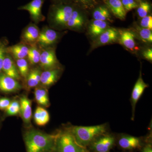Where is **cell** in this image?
<instances>
[{
	"instance_id": "6da1fadb",
	"label": "cell",
	"mask_w": 152,
	"mask_h": 152,
	"mask_svg": "<svg viewBox=\"0 0 152 152\" xmlns=\"http://www.w3.org/2000/svg\"><path fill=\"white\" fill-rule=\"evenodd\" d=\"M58 132L49 134L33 128L23 134L26 152H54Z\"/></svg>"
},
{
	"instance_id": "7a4b0ae2",
	"label": "cell",
	"mask_w": 152,
	"mask_h": 152,
	"mask_svg": "<svg viewBox=\"0 0 152 152\" xmlns=\"http://www.w3.org/2000/svg\"><path fill=\"white\" fill-rule=\"evenodd\" d=\"M69 129L77 142L86 148L96 138L105 134L107 129L106 124L91 126H74Z\"/></svg>"
},
{
	"instance_id": "3957f363",
	"label": "cell",
	"mask_w": 152,
	"mask_h": 152,
	"mask_svg": "<svg viewBox=\"0 0 152 152\" xmlns=\"http://www.w3.org/2000/svg\"><path fill=\"white\" fill-rule=\"evenodd\" d=\"M88 152L86 147L77 142L69 128L58 132L54 152Z\"/></svg>"
},
{
	"instance_id": "277c9868",
	"label": "cell",
	"mask_w": 152,
	"mask_h": 152,
	"mask_svg": "<svg viewBox=\"0 0 152 152\" xmlns=\"http://www.w3.org/2000/svg\"><path fill=\"white\" fill-rule=\"evenodd\" d=\"M74 8L69 5L60 4L52 6L49 14V19L56 27L66 28Z\"/></svg>"
},
{
	"instance_id": "5b68a950",
	"label": "cell",
	"mask_w": 152,
	"mask_h": 152,
	"mask_svg": "<svg viewBox=\"0 0 152 152\" xmlns=\"http://www.w3.org/2000/svg\"><path fill=\"white\" fill-rule=\"evenodd\" d=\"M40 66L44 70L59 68V62L57 59L55 48L49 47L41 51Z\"/></svg>"
},
{
	"instance_id": "8992f818",
	"label": "cell",
	"mask_w": 152,
	"mask_h": 152,
	"mask_svg": "<svg viewBox=\"0 0 152 152\" xmlns=\"http://www.w3.org/2000/svg\"><path fill=\"white\" fill-rule=\"evenodd\" d=\"M59 33L49 27H44L40 32L37 45L42 48L51 47L59 38Z\"/></svg>"
},
{
	"instance_id": "52a82bcc",
	"label": "cell",
	"mask_w": 152,
	"mask_h": 152,
	"mask_svg": "<svg viewBox=\"0 0 152 152\" xmlns=\"http://www.w3.org/2000/svg\"><path fill=\"white\" fill-rule=\"evenodd\" d=\"M115 142L113 136L104 134L93 141L91 143V148L96 152H109Z\"/></svg>"
},
{
	"instance_id": "ba28073f",
	"label": "cell",
	"mask_w": 152,
	"mask_h": 152,
	"mask_svg": "<svg viewBox=\"0 0 152 152\" xmlns=\"http://www.w3.org/2000/svg\"><path fill=\"white\" fill-rule=\"evenodd\" d=\"M44 0H32L31 1L19 8V10L28 11L32 20L36 23L43 21L45 17L42 14V8Z\"/></svg>"
},
{
	"instance_id": "9c48e42d",
	"label": "cell",
	"mask_w": 152,
	"mask_h": 152,
	"mask_svg": "<svg viewBox=\"0 0 152 152\" xmlns=\"http://www.w3.org/2000/svg\"><path fill=\"white\" fill-rule=\"evenodd\" d=\"M118 30L115 28L109 27L96 38L92 46V49L96 48L102 46L113 43L118 40Z\"/></svg>"
},
{
	"instance_id": "30bf717a",
	"label": "cell",
	"mask_w": 152,
	"mask_h": 152,
	"mask_svg": "<svg viewBox=\"0 0 152 152\" xmlns=\"http://www.w3.org/2000/svg\"><path fill=\"white\" fill-rule=\"evenodd\" d=\"M20 112L23 122L25 127L28 129L31 128L32 101L27 96L22 95L20 98Z\"/></svg>"
},
{
	"instance_id": "8fae6325",
	"label": "cell",
	"mask_w": 152,
	"mask_h": 152,
	"mask_svg": "<svg viewBox=\"0 0 152 152\" xmlns=\"http://www.w3.org/2000/svg\"><path fill=\"white\" fill-rule=\"evenodd\" d=\"M22 88L18 81L7 75L4 73L0 74V91L5 94L19 91Z\"/></svg>"
},
{
	"instance_id": "7c38bea8",
	"label": "cell",
	"mask_w": 152,
	"mask_h": 152,
	"mask_svg": "<svg viewBox=\"0 0 152 152\" xmlns=\"http://www.w3.org/2000/svg\"><path fill=\"white\" fill-rule=\"evenodd\" d=\"M148 87V85L145 83L142 78L141 71L140 72L137 80L133 88L131 96V101L132 108V118L134 119V116L136 104L141 98L144 91L146 88Z\"/></svg>"
},
{
	"instance_id": "4fadbf2b",
	"label": "cell",
	"mask_w": 152,
	"mask_h": 152,
	"mask_svg": "<svg viewBox=\"0 0 152 152\" xmlns=\"http://www.w3.org/2000/svg\"><path fill=\"white\" fill-rule=\"evenodd\" d=\"M62 71L60 67L44 70L41 74V84L46 88L51 86L60 78Z\"/></svg>"
},
{
	"instance_id": "5bb4252c",
	"label": "cell",
	"mask_w": 152,
	"mask_h": 152,
	"mask_svg": "<svg viewBox=\"0 0 152 152\" xmlns=\"http://www.w3.org/2000/svg\"><path fill=\"white\" fill-rule=\"evenodd\" d=\"M40 32V31L37 25L30 24L25 28L22 33V42L29 46L37 44Z\"/></svg>"
},
{
	"instance_id": "9a60e30c",
	"label": "cell",
	"mask_w": 152,
	"mask_h": 152,
	"mask_svg": "<svg viewBox=\"0 0 152 152\" xmlns=\"http://www.w3.org/2000/svg\"><path fill=\"white\" fill-rule=\"evenodd\" d=\"M2 72L18 81L20 80L21 78L14 59L7 53L3 62Z\"/></svg>"
},
{
	"instance_id": "2e32d148",
	"label": "cell",
	"mask_w": 152,
	"mask_h": 152,
	"mask_svg": "<svg viewBox=\"0 0 152 152\" xmlns=\"http://www.w3.org/2000/svg\"><path fill=\"white\" fill-rule=\"evenodd\" d=\"M118 32V40L119 41L120 44L131 51L137 50L135 40V36L133 31L129 30H120Z\"/></svg>"
},
{
	"instance_id": "e0dca14e",
	"label": "cell",
	"mask_w": 152,
	"mask_h": 152,
	"mask_svg": "<svg viewBox=\"0 0 152 152\" xmlns=\"http://www.w3.org/2000/svg\"><path fill=\"white\" fill-rule=\"evenodd\" d=\"M107 7L117 18L124 20L126 19L127 12L123 7L121 0H103Z\"/></svg>"
},
{
	"instance_id": "ac0fdd59",
	"label": "cell",
	"mask_w": 152,
	"mask_h": 152,
	"mask_svg": "<svg viewBox=\"0 0 152 152\" xmlns=\"http://www.w3.org/2000/svg\"><path fill=\"white\" fill-rule=\"evenodd\" d=\"M29 47L24 43L14 45L7 48V53H8L16 60L20 59L26 58L27 57Z\"/></svg>"
},
{
	"instance_id": "d6986e66",
	"label": "cell",
	"mask_w": 152,
	"mask_h": 152,
	"mask_svg": "<svg viewBox=\"0 0 152 152\" xmlns=\"http://www.w3.org/2000/svg\"><path fill=\"white\" fill-rule=\"evenodd\" d=\"M85 20L83 14L77 10L74 9L66 28L72 30L80 29L83 26Z\"/></svg>"
},
{
	"instance_id": "ffe728a7",
	"label": "cell",
	"mask_w": 152,
	"mask_h": 152,
	"mask_svg": "<svg viewBox=\"0 0 152 152\" xmlns=\"http://www.w3.org/2000/svg\"><path fill=\"white\" fill-rule=\"evenodd\" d=\"M42 72L40 68H34L30 70L26 79L25 80L28 89L36 88L40 84Z\"/></svg>"
},
{
	"instance_id": "44dd1931",
	"label": "cell",
	"mask_w": 152,
	"mask_h": 152,
	"mask_svg": "<svg viewBox=\"0 0 152 152\" xmlns=\"http://www.w3.org/2000/svg\"><path fill=\"white\" fill-rule=\"evenodd\" d=\"M35 99L40 105L48 107L50 105L47 88L43 86H38L34 90Z\"/></svg>"
},
{
	"instance_id": "7402d4cb",
	"label": "cell",
	"mask_w": 152,
	"mask_h": 152,
	"mask_svg": "<svg viewBox=\"0 0 152 152\" xmlns=\"http://www.w3.org/2000/svg\"><path fill=\"white\" fill-rule=\"evenodd\" d=\"M140 140L138 138L131 136H124L119 139V145L126 150H132L141 147Z\"/></svg>"
},
{
	"instance_id": "603a6c76",
	"label": "cell",
	"mask_w": 152,
	"mask_h": 152,
	"mask_svg": "<svg viewBox=\"0 0 152 152\" xmlns=\"http://www.w3.org/2000/svg\"><path fill=\"white\" fill-rule=\"evenodd\" d=\"M109 27L107 22L94 20L89 25L88 33L91 37L96 38Z\"/></svg>"
},
{
	"instance_id": "cb8c5ba5",
	"label": "cell",
	"mask_w": 152,
	"mask_h": 152,
	"mask_svg": "<svg viewBox=\"0 0 152 152\" xmlns=\"http://www.w3.org/2000/svg\"><path fill=\"white\" fill-rule=\"evenodd\" d=\"M34 119L36 124L42 126L49 122L50 115L45 109L40 106H38L34 113Z\"/></svg>"
},
{
	"instance_id": "d4e9b609",
	"label": "cell",
	"mask_w": 152,
	"mask_h": 152,
	"mask_svg": "<svg viewBox=\"0 0 152 152\" xmlns=\"http://www.w3.org/2000/svg\"><path fill=\"white\" fill-rule=\"evenodd\" d=\"M93 16L95 20L113 21L110 11L106 6H99L96 8L94 11Z\"/></svg>"
},
{
	"instance_id": "484cf974",
	"label": "cell",
	"mask_w": 152,
	"mask_h": 152,
	"mask_svg": "<svg viewBox=\"0 0 152 152\" xmlns=\"http://www.w3.org/2000/svg\"><path fill=\"white\" fill-rule=\"evenodd\" d=\"M41 52L37 44L29 46L27 58L28 61L30 64L35 65L39 64Z\"/></svg>"
},
{
	"instance_id": "4316f807",
	"label": "cell",
	"mask_w": 152,
	"mask_h": 152,
	"mask_svg": "<svg viewBox=\"0 0 152 152\" xmlns=\"http://www.w3.org/2000/svg\"><path fill=\"white\" fill-rule=\"evenodd\" d=\"M16 64L20 75L25 80L30 70L28 61L26 58L20 59L16 60Z\"/></svg>"
},
{
	"instance_id": "83f0119b",
	"label": "cell",
	"mask_w": 152,
	"mask_h": 152,
	"mask_svg": "<svg viewBox=\"0 0 152 152\" xmlns=\"http://www.w3.org/2000/svg\"><path fill=\"white\" fill-rule=\"evenodd\" d=\"M5 116H12L20 114V103L19 101L13 100L12 101L7 108L4 111Z\"/></svg>"
},
{
	"instance_id": "f1b7e54d",
	"label": "cell",
	"mask_w": 152,
	"mask_h": 152,
	"mask_svg": "<svg viewBox=\"0 0 152 152\" xmlns=\"http://www.w3.org/2000/svg\"><path fill=\"white\" fill-rule=\"evenodd\" d=\"M137 30L139 37L145 42L151 43L152 42V30L141 27L137 26Z\"/></svg>"
},
{
	"instance_id": "f546056e",
	"label": "cell",
	"mask_w": 152,
	"mask_h": 152,
	"mask_svg": "<svg viewBox=\"0 0 152 152\" xmlns=\"http://www.w3.org/2000/svg\"><path fill=\"white\" fill-rule=\"evenodd\" d=\"M151 10V4L147 1H140L137 7V14L140 18H142L148 15Z\"/></svg>"
},
{
	"instance_id": "4dcf8cb0",
	"label": "cell",
	"mask_w": 152,
	"mask_h": 152,
	"mask_svg": "<svg viewBox=\"0 0 152 152\" xmlns=\"http://www.w3.org/2000/svg\"><path fill=\"white\" fill-rule=\"evenodd\" d=\"M99 0H75L76 4L84 10H91L98 4Z\"/></svg>"
},
{
	"instance_id": "1f68e13d",
	"label": "cell",
	"mask_w": 152,
	"mask_h": 152,
	"mask_svg": "<svg viewBox=\"0 0 152 152\" xmlns=\"http://www.w3.org/2000/svg\"><path fill=\"white\" fill-rule=\"evenodd\" d=\"M7 40H1L0 41V74L2 72V66L4 59L7 53Z\"/></svg>"
},
{
	"instance_id": "d6a6232c",
	"label": "cell",
	"mask_w": 152,
	"mask_h": 152,
	"mask_svg": "<svg viewBox=\"0 0 152 152\" xmlns=\"http://www.w3.org/2000/svg\"><path fill=\"white\" fill-rule=\"evenodd\" d=\"M141 27L152 30V17L151 15H147L142 18L140 23Z\"/></svg>"
},
{
	"instance_id": "836d02e7",
	"label": "cell",
	"mask_w": 152,
	"mask_h": 152,
	"mask_svg": "<svg viewBox=\"0 0 152 152\" xmlns=\"http://www.w3.org/2000/svg\"><path fill=\"white\" fill-rule=\"evenodd\" d=\"M11 102L12 100L8 98H0V110H5L10 105Z\"/></svg>"
},
{
	"instance_id": "e575fe53",
	"label": "cell",
	"mask_w": 152,
	"mask_h": 152,
	"mask_svg": "<svg viewBox=\"0 0 152 152\" xmlns=\"http://www.w3.org/2000/svg\"><path fill=\"white\" fill-rule=\"evenodd\" d=\"M142 56L145 59L152 61V50L151 48H149L144 50L142 53Z\"/></svg>"
},
{
	"instance_id": "d590c367",
	"label": "cell",
	"mask_w": 152,
	"mask_h": 152,
	"mask_svg": "<svg viewBox=\"0 0 152 152\" xmlns=\"http://www.w3.org/2000/svg\"><path fill=\"white\" fill-rule=\"evenodd\" d=\"M142 152H152V148L151 145L148 144L143 149Z\"/></svg>"
},
{
	"instance_id": "8d00e7d4",
	"label": "cell",
	"mask_w": 152,
	"mask_h": 152,
	"mask_svg": "<svg viewBox=\"0 0 152 152\" xmlns=\"http://www.w3.org/2000/svg\"><path fill=\"white\" fill-rule=\"evenodd\" d=\"M56 2H62L65 1L67 0H53Z\"/></svg>"
},
{
	"instance_id": "74e56055",
	"label": "cell",
	"mask_w": 152,
	"mask_h": 152,
	"mask_svg": "<svg viewBox=\"0 0 152 152\" xmlns=\"http://www.w3.org/2000/svg\"><path fill=\"white\" fill-rule=\"evenodd\" d=\"M1 118H0V126H1Z\"/></svg>"
},
{
	"instance_id": "f35d334b",
	"label": "cell",
	"mask_w": 152,
	"mask_h": 152,
	"mask_svg": "<svg viewBox=\"0 0 152 152\" xmlns=\"http://www.w3.org/2000/svg\"><path fill=\"white\" fill-rule=\"evenodd\" d=\"M136 1H140V0H136Z\"/></svg>"
},
{
	"instance_id": "ab89813d",
	"label": "cell",
	"mask_w": 152,
	"mask_h": 152,
	"mask_svg": "<svg viewBox=\"0 0 152 152\" xmlns=\"http://www.w3.org/2000/svg\"></svg>"
}]
</instances>
